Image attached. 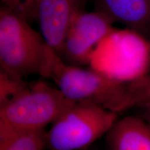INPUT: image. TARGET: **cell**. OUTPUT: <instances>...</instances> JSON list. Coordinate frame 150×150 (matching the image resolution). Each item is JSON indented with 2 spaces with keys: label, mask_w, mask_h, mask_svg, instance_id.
<instances>
[{
  "label": "cell",
  "mask_w": 150,
  "mask_h": 150,
  "mask_svg": "<svg viewBox=\"0 0 150 150\" xmlns=\"http://www.w3.org/2000/svg\"><path fill=\"white\" fill-rule=\"evenodd\" d=\"M40 76L51 79L73 102L91 103L118 115L131 108L126 83L110 79L90 67L67 64L50 46Z\"/></svg>",
  "instance_id": "6da1fadb"
},
{
  "label": "cell",
  "mask_w": 150,
  "mask_h": 150,
  "mask_svg": "<svg viewBox=\"0 0 150 150\" xmlns=\"http://www.w3.org/2000/svg\"><path fill=\"white\" fill-rule=\"evenodd\" d=\"M83 150H89V149H83Z\"/></svg>",
  "instance_id": "2e32d148"
},
{
  "label": "cell",
  "mask_w": 150,
  "mask_h": 150,
  "mask_svg": "<svg viewBox=\"0 0 150 150\" xmlns=\"http://www.w3.org/2000/svg\"><path fill=\"white\" fill-rule=\"evenodd\" d=\"M29 83L22 78L0 70V106L6 104L26 90Z\"/></svg>",
  "instance_id": "7c38bea8"
},
{
  "label": "cell",
  "mask_w": 150,
  "mask_h": 150,
  "mask_svg": "<svg viewBox=\"0 0 150 150\" xmlns=\"http://www.w3.org/2000/svg\"><path fill=\"white\" fill-rule=\"evenodd\" d=\"M74 103L56 86L43 81L29 83L20 95L0 106V133L45 130Z\"/></svg>",
  "instance_id": "3957f363"
},
{
  "label": "cell",
  "mask_w": 150,
  "mask_h": 150,
  "mask_svg": "<svg viewBox=\"0 0 150 150\" xmlns=\"http://www.w3.org/2000/svg\"><path fill=\"white\" fill-rule=\"evenodd\" d=\"M49 45L29 22L10 9H0V70L18 78L41 74Z\"/></svg>",
  "instance_id": "7a4b0ae2"
},
{
  "label": "cell",
  "mask_w": 150,
  "mask_h": 150,
  "mask_svg": "<svg viewBox=\"0 0 150 150\" xmlns=\"http://www.w3.org/2000/svg\"><path fill=\"white\" fill-rule=\"evenodd\" d=\"M126 83L131 108L150 104V72Z\"/></svg>",
  "instance_id": "8fae6325"
},
{
  "label": "cell",
  "mask_w": 150,
  "mask_h": 150,
  "mask_svg": "<svg viewBox=\"0 0 150 150\" xmlns=\"http://www.w3.org/2000/svg\"><path fill=\"white\" fill-rule=\"evenodd\" d=\"M138 108L139 109V113L138 115L142 117L150 125V104Z\"/></svg>",
  "instance_id": "5bb4252c"
},
{
  "label": "cell",
  "mask_w": 150,
  "mask_h": 150,
  "mask_svg": "<svg viewBox=\"0 0 150 150\" xmlns=\"http://www.w3.org/2000/svg\"><path fill=\"white\" fill-rule=\"evenodd\" d=\"M102 12L144 36L150 33V0H99Z\"/></svg>",
  "instance_id": "9c48e42d"
},
{
  "label": "cell",
  "mask_w": 150,
  "mask_h": 150,
  "mask_svg": "<svg viewBox=\"0 0 150 150\" xmlns=\"http://www.w3.org/2000/svg\"><path fill=\"white\" fill-rule=\"evenodd\" d=\"M119 115L86 102H74L46 132V149L83 150L106 136Z\"/></svg>",
  "instance_id": "5b68a950"
},
{
  "label": "cell",
  "mask_w": 150,
  "mask_h": 150,
  "mask_svg": "<svg viewBox=\"0 0 150 150\" xmlns=\"http://www.w3.org/2000/svg\"><path fill=\"white\" fill-rule=\"evenodd\" d=\"M113 20L102 11L74 14L65 38L60 58L68 65L85 67L90 65L99 42L115 28Z\"/></svg>",
  "instance_id": "8992f818"
},
{
  "label": "cell",
  "mask_w": 150,
  "mask_h": 150,
  "mask_svg": "<svg viewBox=\"0 0 150 150\" xmlns=\"http://www.w3.org/2000/svg\"><path fill=\"white\" fill-rule=\"evenodd\" d=\"M47 130L0 133V150L46 149Z\"/></svg>",
  "instance_id": "30bf717a"
},
{
  "label": "cell",
  "mask_w": 150,
  "mask_h": 150,
  "mask_svg": "<svg viewBox=\"0 0 150 150\" xmlns=\"http://www.w3.org/2000/svg\"><path fill=\"white\" fill-rule=\"evenodd\" d=\"M3 6L27 22L35 20L37 0H1Z\"/></svg>",
  "instance_id": "4fadbf2b"
},
{
  "label": "cell",
  "mask_w": 150,
  "mask_h": 150,
  "mask_svg": "<svg viewBox=\"0 0 150 150\" xmlns=\"http://www.w3.org/2000/svg\"><path fill=\"white\" fill-rule=\"evenodd\" d=\"M150 72V40L149 41V71Z\"/></svg>",
  "instance_id": "9a60e30c"
},
{
  "label": "cell",
  "mask_w": 150,
  "mask_h": 150,
  "mask_svg": "<svg viewBox=\"0 0 150 150\" xmlns=\"http://www.w3.org/2000/svg\"><path fill=\"white\" fill-rule=\"evenodd\" d=\"M105 136L107 150H150V125L138 115L118 119Z\"/></svg>",
  "instance_id": "ba28073f"
},
{
  "label": "cell",
  "mask_w": 150,
  "mask_h": 150,
  "mask_svg": "<svg viewBox=\"0 0 150 150\" xmlns=\"http://www.w3.org/2000/svg\"><path fill=\"white\" fill-rule=\"evenodd\" d=\"M89 67L116 81H132L149 71V42L132 29H113L95 49Z\"/></svg>",
  "instance_id": "277c9868"
},
{
  "label": "cell",
  "mask_w": 150,
  "mask_h": 150,
  "mask_svg": "<svg viewBox=\"0 0 150 150\" xmlns=\"http://www.w3.org/2000/svg\"><path fill=\"white\" fill-rule=\"evenodd\" d=\"M80 0H37L35 20L47 44L58 55Z\"/></svg>",
  "instance_id": "52a82bcc"
}]
</instances>
